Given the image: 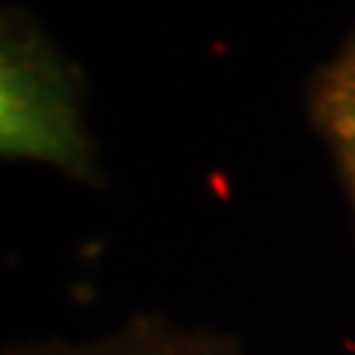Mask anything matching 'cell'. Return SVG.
<instances>
[{"label": "cell", "mask_w": 355, "mask_h": 355, "mask_svg": "<svg viewBox=\"0 0 355 355\" xmlns=\"http://www.w3.org/2000/svg\"><path fill=\"white\" fill-rule=\"evenodd\" d=\"M133 352H137V347L130 340L104 338L95 343H80V347H65V343H60V347H39L30 355H133Z\"/></svg>", "instance_id": "3"}, {"label": "cell", "mask_w": 355, "mask_h": 355, "mask_svg": "<svg viewBox=\"0 0 355 355\" xmlns=\"http://www.w3.org/2000/svg\"><path fill=\"white\" fill-rule=\"evenodd\" d=\"M83 71L36 15L0 6V157L98 178Z\"/></svg>", "instance_id": "1"}, {"label": "cell", "mask_w": 355, "mask_h": 355, "mask_svg": "<svg viewBox=\"0 0 355 355\" xmlns=\"http://www.w3.org/2000/svg\"><path fill=\"white\" fill-rule=\"evenodd\" d=\"M323 116L349 169L355 172V60L329 83L323 95Z\"/></svg>", "instance_id": "2"}]
</instances>
